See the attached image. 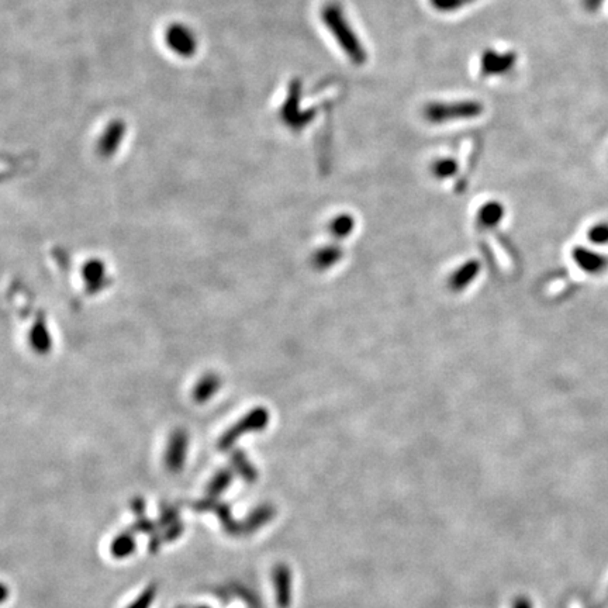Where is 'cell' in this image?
I'll list each match as a JSON object with an SVG mask.
<instances>
[{"label":"cell","mask_w":608,"mask_h":608,"mask_svg":"<svg viewBox=\"0 0 608 608\" xmlns=\"http://www.w3.org/2000/svg\"><path fill=\"white\" fill-rule=\"evenodd\" d=\"M321 22L352 64L362 65L366 62V49L339 3L330 2L324 5L321 9Z\"/></svg>","instance_id":"6da1fadb"},{"label":"cell","mask_w":608,"mask_h":608,"mask_svg":"<svg viewBox=\"0 0 608 608\" xmlns=\"http://www.w3.org/2000/svg\"><path fill=\"white\" fill-rule=\"evenodd\" d=\"M483 106L476 100L437 101L424 108V119L431 124H444L459 120L476 119L482 115Z\"/></svg>","instance_id":"7a4b0ae2"},{"label":"cell","mask_w":608,"mask_h":608,"mask_svg":"<svg viewBox=\"0 0 608 608\" xmlns=\"http://www.w3.org/2000/svg\"><path fill=\"white\" fill-rule=\"evenodd\" d=\"M482 275V261L479 258H466L449 269L445 276V287L450 294H465L479 282Z\"/></svg>","instance_id":"3957f363"},{"label":"cell","mask_w":608,"mask_h":608,"mask_svg":"<svg viewBox=\"0 0 608 608\" xmlns=\"http://www.w3.org/2000/svg\"><path fill=\"white\" fill-rule=\"evenodd\" d=\"M269 424V412L264 407L253 409L246 416H244L237 424H234L219 441V448L226 450L244 434L262 431Z\"/></svg>","instance_id":"277c9868"},{"label":"cell","mask_w":608,"mask_h":608,"mask_svg":"<svg viewBox=\"0 0 608 608\" xmlns=\"http://www.w3.org/2000/svg\"><path fill=\"white\" fill-rule=\"evenodd\" d=\"M509 217V208L500 199H487L482 201L475 212V223L483 231H497Z\"/></svg>","instance_id":"5b68a950"},{"label":"cell","mask_w":608,"mask_h":608,"mask_svg":"<svg viewBox=\"0 0 608 608\" xmlns=\"http://www.w3.org/2000/svg\"><path fill=\"white\" fill-rule=\"evenodd\" d=\"M165 44L174 54L182 58H190L197 51V38L194 33L182 23H174L167 27Z\"/></svg>","instance_id":"8992f818"},{"label":"cell","mask_w":608,"mask_h":608,"mask_svg":"<svg viewBox=\"0 0 608 608\" xmlns=\"http://www.w3.org/2000/svg\"><path fill=\"white\" fill-rule=\"evenodd\" d=\"M345 260L344 244L328 241L319 245L310 255V265L319 273H327L338 268Z\"/></svg>","instance_id":"52a82bcc"},{"label":"cell","mask_w":608,"mask_h":608,"mask_svg":"<svg viewBox=\"0 0 608 608\" xmlns=\"http://www.w3.org/2000/svg\"><path fill=\"white\" fill-rule=\"evenodd\" d=\"M326 228L331 241L344 244L360 230V219L352 212H338L328 220Z\"/></svg>","instance_id":"ba28073f"},{"label":"cell","mask_w":608,"mask_h":608,"mask_svg":"<svg viewBox=\"0 0 608 608\" xmlns=\"http://www.w3.org/2000/svg\"><path fill=\"white\" fill-rule=\"evenodd\" d=\"M517 62L513 53H498L489 49L480 57V71L483 76H501L509 74Z\"/></svg>","instance_id":"9c48e42d"},{"label":"cell","mask_w":608,"mask_h":608,"mask_svg":"<svg viewBox=\"0 0 608 608\" xmlns=\"http://www.w3.org/2000/svg\"><path fill=\"white\" fill-rule=\"evenodd\" d=\"M126 134V124L121 120H113L108 124L97 141V152L100 157L110 158L120 148Z\"/></svg>","instance_id":"30bf717a"},{"label":"cell","mask_w":608,"mask_h":608,"mask_svg":"<svg viewBox=\"0 0 608 608\" xmlns=\"http://www.w3.org/2000/svg\"><path fill=\"white\" fill-rule=\"evenodd\" d=\"M187 449V435L183 430H176L168 442L165 462L169 471L179 472L183 468Z\"/></svg>","instance_id":"8fae6325"},{"label":"cell","mask_w":608,"mask_h":608,"mask_svg":"<svg viewBox=\"0 0 608 608\" xmlns=\"http://www.w3.org/2000/svg\"><path fill=\"white\" fill-rule=\"evenodd\" d=\"M83 279L86 283L87 294H94L96 292L105 289L106 286V268L105 264L97 260L89 261L83 267Z\"/></svg>","instance_id":"7c38bea8"},{"label":"cell","mask_w":608,"mask_h":608,"mask_svg":"<svg viewBox=\"0 0 608 608\" xmlns=\"http://www.w3.org/2000/svg\"><path fill=\"white\" fill-rule=\"evenodd\" d=\"M461 164L453 157H438L430 165L431 176L438 182H448L458 176Z\"/></svg>","instance_id":"4fadbf2b"},{"label":"cell","mask_w":608,"mask_h":608,"mask_svg":"<svg viewBox=\"0 0 608 608\" xmlns=\"http://www.w3.org/2000/svg\"><path fill=\"white\" fill-rule=\"evenodd\" d=\"M273 582L276 590V600L280 608H287L290 604V583L292 576L286 565H278L273 569Z\"/></svg>","instance_id":"5bb4252c"},{"label":"cell","mask_w":608,"mask_h":608,"mask_svg":"<svg viewBox=\"0 0 608 608\" xmlns=\"http://www.w3.org/2000/svg\"><path fill=\"white\" fill-rule=\"evenodd\" d=\"M572 258L573 262L583 271L587 273H597L601 268H602V258L598 255V253L583 248V246H577L573 249L572 252Z\"/></svg>","instance_id":"9a60e30c"},{"label":"cell","mask_w":608,"mask_h":608,"mask_svg":"<svg viewBox=\"0 0 608 608\" xmlns=\"http://www.w3.org/2000/svg\"><path fill=\"white\" fill-rule=\"evenodd\" d=\"M221 380L216 373H208L203 376L193 389V398L197 403H205L210 400L220 389Z\"/></svg>","instance_id":"2e32d148"},{"label":"cell","mask_w":608,"mask_h":608,"mask_svg":"<svg viewBox=\"0 0 608 608\" xmlns=\"http://www.w3.org/2000/svg\"><path fill=\"white\" fill-rule=\"evenodd\" d=\"M30 342L38 353H47L51 348V337L47 328L45 317L42 314H38L37 321L33 324V328L30 331Z\"/></svg>","instance_id":"e0dca14e"},{"label":"cell","mask_w":608,"mask_h":608,"mask_svg":"<svg viewBox=\"0 0 608 608\" xmlns=\"http://www.w3.org/2000/svg\"><path fill=\"white\" fill-rule=\"evenodd\" d=\"M273 514H275V510H273L272 505H261V507H258V509H255L249 514V517H248L245 525L242 527V530L245 532L257 531L258 528L265 525L269 520H272Z\"/></svg>","instance_id":"ac0fdd59"},{"label":"cell","mask_w":608,"mask_h":608,"mask_svg":"<svg viewBox=\"0 0 608 608\" xmlns=\"http://www.w3.org/2000/svg\"><path fill=\"white\" fill-rule=\"evenodd\" d=\"M135 550V541L134 537L130 532L120 534L110 546V552L117 559H123V557L130 556Z\"/></svg>","instance_id":"d6986e66"},{"label":"cell","mask_w":608,"mask_h":608,"mask_svg":"<svg viewBox=\"0 0 608 608\" xmlns=\"http://www.w3.org/2000/svg\"><path fill=\"white\" fill-rule=\"evenodd\" d=\"M231 462L233 466L235 468V471H238V473L248 482H253L257 479V471L253 468L249 461L246 459V456L244 452H241L239 449L234 450L231 455Z\"/></svg>","instance_id":"ffe728a7"},{"label":"cell","mask_w":608,"mask_h":608,"mask_svg":"<svg viewBox=\"0 0 608 608\" xmlns=\"http://www.w3.org/2000/svg\"><path fill=\"white\" fill-rule=\"evenodd\" d=\"M231 480H233V473H231V471H228V469H223V471L217 472V473L214 475V478L212 479V482L209 483L208 494H209L212 498L217 497L220 493H223V491L230 486Z\"/></svg>","instance_id":"44dd1931"},{"label":"cell","mask_w":608,"mask_h":608,"mask_svg":"<svg viewBox=\"0 0 608 608\" xmlns=\"http://www.w3.org/2000/svg\"><path fill=\"white\" fill-rule=\"evenodd\" d=\"M471 2L472 0H430L431 6L437 10H439L441 13H449L453 10H458Z\"/></svg>","instance_id":"7402d4cb"},{"label":"cell","mask_w":608,"mask_h":608,"mask_svg":"<svg viewBox=\"0 0 608 608\" xmlns=\"http://www.w3.org/2000/svg\"><path fill=\"white\" fill-rule=\"evenodd\" d=\"M155 586H149L140 597H138V600L135 601V602H133L128 608H148L149 607V604L152 602V600H154V596H155Z\"/></svg>","instance_id":"603a6c76"},{"label":"cell","mask_w":608,"mask_h":608,"mask_svg":"<svg viewBox=\"0 0 608 608\" xmlns=\"http://www.w3.org/2000/svg\"><path fill=\"white\" fill-rule=\"evenodd\" d=\"M602 2H604V0H582L583 8H584L587 12H590V13L598 10V9L601 8Z\"/></svg>","instance_id":"cb8c5ba5"},{"label":"cell","mask_w":608,"mask_h":608,"mask_svg":"<svg viewBox=\"0 0 608 608\" xmlns=\"http://www.w3.org/2000/svg\"><path fill=\"white\" fill-rule=\"evenodd\" d=\"M134 528H137V531H141V532H152L154 531V524H152L149 520H146V518H141L135 525H134Z\"/></svg>","instance_id":"d4e9b609"},{"label":"cell","mask_w":608,"mask_h":608,"mask_svg":"<svg viewBox=\"0 0 608 608\" xmlns=\"http://www.w3.org/2000/svg\"><path fill=\"white\" fill-rule=\"evenodd\" d=\"M182 532H183V525H182V524H176V525L171 527L169 531L165 534V541L176 539Z\"/></svg>","instance_id":"484cf974"},{"label":"cell","mask_w":608,"mask_h":608,"mask_svg":"<svg viewBox=\"0 0 608 608\" xmlns=\"http://www.w3.org/2000/svg\"><path fill=\"white\" fill-rule=\"evenodd\" d=\"M175 518H176V513H175L174 510H171V509H167V510H164V513H162V516H161V524H162V525H168V524H171Z\"/></svg>","instance_id":"4316f807"},{"label":"cell","mask_w":608,"mask_h":608,"mask_svg":"<svg viewBox=\"0 0 608 608\" xmlns=\"http://www.w3.org/2000/svg\"><path fill=\"white\" fill-rule=\"evenodd\" d=\"M133 510L138 516L142 514V512H144V501H142V498H135L133 501Z\"/></svg>","instance_id":"83f0119b"},{"label":"cell","mask_w":608,"mask_h":608,"mask_svg":"<svg viewBox=\"0 0 608 608\" xmlns=\"http://www.w3.org/2000/svg\"><path fill=\"white\" fill-rule=\"evenodd\" d=\"M199 608H209V607H199Z\"/></svg>","instance_id":"f1b7e54d"}]
</instances>
